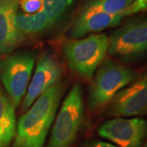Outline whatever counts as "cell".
Wrapping results in <instances>:
<instances>
[{
	"instance_id": "1",
	"label": "cell",
	"mask_w": 147,
	"mask_h": 147,
	"mask_svg": "<svg viewBox=\"0 0 147 147\" xmlns=\"http://www.w3.org/2000/svg\"><path fill=\"white\" fill-rule=\"evenodd\" d=\"M63 92L57 83L37 99L17 123L13 147H42Z\"/></svg>"
},
{
	"instance_id": "2",
	"label": "cell",
	"mask_w": 147,
	"mask_h": 147,
	"mask_svg": "<svg viewBox=\"0 0 147 147\" xmlns=\"http://www.w3.org/2000/svg\"><path fill=\"white\" fill-rule=\"evenodd\" d=\"M109 49V38L105 34H92L70 41L64 47L69 66L85 78H91Z\"/></svg>"
},
{
	"instance_id": "3",
	"label": "cell",
	"mask_w": 147,
	"mask_h": 147,
	"mask_svg": "<svg viewBox=\"0 0 147 147\" xmlns=\"http://www.w3.org/2000/svg\"><path fill=\"white\" fill-rule=\"evenodd\" d=\"M84 119L83 92L75 84L65 98L52 129L47 147H70L75 141Z\"/></svg>"
},
{
	"instance_id": "4",
	"label": "cell",
	"mask_w": 147,
	"mask_h": 147,
	"mask_svg": "<svg viewBox=\"0 0 147 147\" xmlns=\"http://www.w3.org/2000/svg\"><path fill=\"white\" fill-rule=\"evenodd\" d=\"M136 79V73L113 61H106L96 74L90 88L88 103L91 110L104 107L120 90Z\"/></svg>"
},
{
	"instance_id": "5",
	"label": "cell",
	"mask_w": 147,
	"mask_h": 147,
	"mask_svg": "<svg viewBox=\"0 0 147 147\" xmlns=\"http://www.w3.org/2000/svg\"><path fill=\"white\" fill-rule=\"evenodd\" d=\"M110 55L131 60L147 53V19L131 21L112 34L109 38Z\"/></svg>"
},
{
	"instance_id": "6",
	"label": "cell",
	"mask_w": 147,
	"mask_h": 147,
	"mask_svg": "<svg viewBox=\"0 0 147 147\" xmlns=\"http://www.w3.org/2000/svg\"><path fill=\"white\" fill-rule=\"evenodd\" d=\"M34 58L31 53H17L3 61L1 79L15 107L26 93L31 78Z\"/></svg>"
},
{
	"instance_id": "7",
	"label": "cell",
	"mask_w": 147,
	"mask_h": 147,
	"mask_svg": "<svg viewBox=\"0 0 147 147\" xmlns=\"http://www.w3.org/2000/svg\"><path fill=\"white\" fill-rule=\"evenodd\" d=\"M98 134L118 147H141L147 137V121L139 118H117L105 122Z\"/></svg>"
},
{
	"instance_id": "8",
	"label": "cell",
	"mask_w": 147,
	"mask_h": 147,
	"mask_svg": "<svg viewBox=\"0 0 147 147\" xmlns=\"http://www.w3.org/2000/svg\"><path fill=\"white\" fill-rule=\"evenodd\" d=\"M111 115L131 117L147 114V76L120 90L110 100Z\"/></svg>"
},
{
	"instance_id": "9",
	"label": "cell",
	"mask_w": 147,
	"mask_h": 147,
	"mask_svg": "<svg viewBox=\"0 0 147 147\" xmlns=\"http://www.w3.org/2000/svg\"><path fill=\"white\" fill-rule=\"evenodd\" d=\"M61 74V69L57 59L50 54L42 55L38 61L35 72L28 85L22 102V110L29 109L43 92L57 84Z\"/></svg>"
},
{
	"instance_id": "10",
	"label": "cell",
	"mask_w": 147,
	"mask_h": 147,
	"mask_svg": "<svg viewBox=\"0 0 147 147\" xmlns=\"http://www.w3.org/2000/svg\"><path fill=\"white\" fill-rule=\"evenodd\" d=\"M138 12L136 6L131 3L123 11L110 14L88 7L80 14L72 30V36L82 37L91 32L101 31L105 29L115 26L125 16Z\"/></svg>"
},
{
	"instance_id": "11",
	"label": "cell",
	"mask_w": 147,
	"mask_h": 147,
	"mask_svg": "<svg viewBox=\"0 0 147 147\" xmlns=\"http://www.w3.org/2000/svg\"><path fill=\"white\" fill-rule=\"evenodd\" d=\"M19 0H0V56L10 53L22 34L15 25Z\"/></svg>"
},
{
	"instance_id": "12",
	"label": "cell",
	"mask_w": 147,
	"mask_h": 147,
	"mask_svg": "<svg viewBox=\"0 0 147 147\" xmlns=\"http://www.w3.org/2000/svg\"><path fill=\"white\" fill-rule=\"evenodd\" d=\"M15 106L0 88V147H8L16 135Z\"/></svg>"
},
{
	"instance_id": "13",
	"label": "cell",
	"mask_w": 147,
	"mask_h": 147,
	"mask_svg": "<svg viewBox=\"0 0 147 147\" xmlns=\"http://www.w3.org/2000/svg\"><path fill=\"white\" fill-rule=\"evenodd\" d=\"M15 25L21 34H35L46 30L53 25V22L43 11H40L34 14L16 13Z\"/></svg>"
},
{
	"instance_id": "14",
	"label": "cell",
	"mask_w": 147,
	"mask_h": 147,
	"mask_svg": "<svg viewBox=\"0 0 147 147\" xmlns=\"http://www.w3.org/2000/svg\"><path fill=\"white\" fill-rule=\"evenodd\" d=\"M135 0H93L88 7L110 14L120 13Z\"/></svg>"
},
{
	"instance_id": "15",
	"label": "cell",
	"mask_w": 147,
	"mask_h": 147,
	"mask_svg": "<svg viewBox=\"0 0 147 147\" xmlns=\"http://www.w3.org/2000/svg\"><path fill=\"white\" fill-rule=\"evenodd\" d=\"M73 0H44L42 11L53 24L71 5Z\"/></svg>"
},
{
	"instance_id": "16",
	"label": "cell",
	"mask_w": 147,
	"mask_h": 147,
	"mask_svg": "<svg viewBox=\"0 0 147 147\" xmlns=\"http://www.w3.org/2000/svg\"><path fill=\"white\" fill-rule=\"evenodd\" d=\"M44 0H19L21 9L26 14H34L42 11Z\"/></svg>"
},
{
	"instance_id": "17",
	"label": "cell",
	"mask_w": 147,
	"mask_h": 147,
	"mask_svg": "<svg viewBox=\"0 0 147 147\" xmlns=\"http://www.w3.org/2000/svg\"><path fill=\"white\" fill-rule=\"evenodd\" d=\"M87 147H118L115 145L110 144L108 142H100V141H94L91 142Z\"/></svg>"
},
{
	"instance_id": "18",
	"label": "cell",
	"mask_w": 147,
	"mask_h": 147,
	"mask_svg": "<svg viewBox=\"0 0 147 147\" xmlns=\"http://www.w3.org/2000/svg\"><path fill=\"white\" fill-rule=\"evenodd\" d=\"M144 147H147V142H146V143L145 144V146H144Z\"/></svg>"
}]
</instances>
